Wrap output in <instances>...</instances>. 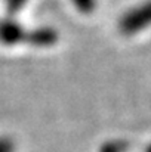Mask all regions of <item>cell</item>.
I'll return each mask as SVG.
<instances>
[{
    "label": "cell",
    "mask_w": 151,
    "mask_h": 152,
    "mask_svg": "<svg viewBox=\"0 0 151 152\" xmlns=\"http://www.w3.org/2000/svg\"><path fill=\"white\" fill-rule=\"evenodd\" d=\"M13 1H16V3H18V1H21V0H13Z\"/></svg>",
    "instance_id": "obj_4"
},
{
    "label": "cell",
    "mask_w": 151,
    "mask_h": 152,
    "mask_svg": "<svg viewBox=\"0 0 151 152\" xmlns=\"http://www.w3.org/2000/svg\"><path fill=\"white\" fill-rule=\"evenodd\" d=\"M73 3L82 12H91L95 7V0H73Z\"/></svg>",
    "instance_id": "obj_2"
},
{
    "label": "cell",
    "mask_w": 151,
    "mask_h": 152,
    "mask_svg": "<svg viewBox=\"0 0 151 152\" xmlns=\"http://www.w3.org/2000/svg\"><path fill=\"white\" fill-rule=\"evenodd\" d=\"M151 25V1L142 3L133 9H130L124 16L120 19V30L122 33L130 34L141 31Z\"/></svg>",
    "instance_id": "obj_1"
},
{
    "label": "cell",
    "mask_w": 151,
    "mask_h": 152,
    "mask_svg": "<svg viewBox=\"0 0 151 152\" xmlns=\"http://www.w3.org/2000/svg\"><path fill=\"white\" fill-rule=\"evenodd\" d=\"M0 152H13V143L9 139H0Z\"/></svg>",
    "instance_id": "obj_3"
}]
</instances>
